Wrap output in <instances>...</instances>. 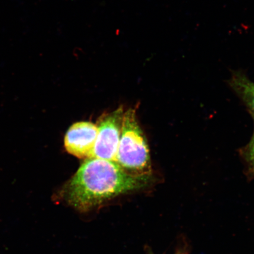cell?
<instances>
[{"label": "cell", "mask_w": 254, "mask_h": 254, "mask_svg": "<svg viewBox=\"0 0 254 254\" xmlns=\"http://www.w3.org/2000/svg\"><path fill=\"white\" fill-rule=\"evenodd\" d=\"M248 164L254 172V132L252 140L246 148L244 153Z\"/></svg>", "instance_id": "cell-6"}, {"label": "cell", "mask_w": 254, "mask_h": 254, "mask_svg": "<svg viewBox=\"0 0 254 254\" xmlns=\"http://www.w3.org/2000/svg\"><path fill=\"white\" fill-rule=\"evenodd\" d=\"M97 134V126L93 123L82 122L74 124L65 136L66 151L79 158H91Z\"/></svg>", "instance_id": "cell-4"}, {"label": "cell", "mask_w": 254, "mask_h": 254, "mask_svg": "<svg viewBox=\"0 0 254 254\" xmlns=\"http://www.w3.org/2000/svg\"><path fill=\"white\" fill-rule=\"evenodd\" d=\"M231 85L254 118V82L251 81L242 72H236L232 76Z\"/></svg>", "instance_id": "cell-5"}, {"label": "cell", "mask_w": 254, "mask_h": 254, "mask_svg": "<svg viewBox=\"0 0 254 254\" xmlns=\"http://www.w3.org/2000/svg\"><path fill=\"white\" fill-rule=\"evenodd\" d=\"M125 113L121 107L101 119L92 157L115 161Z\"/></svg>", "instance_id": "cell-3"}, {"label": "cell", "mask_w": 254, "mask_h": 254, "mask_svg": "<svg viewBox=\"0 0 254 254\" xmlns=\"http://www.w3.org/2000/svg\"><path fill=\"white\" fill-rule=\"evenodd\" d=\"M115 162L127 173L151 175L150 151L134 109H129L124 115Z\"/></svg>", "instance_id": "cell-2"}, {"label": "cell", "mask_w": 254, "mask_h": 254, "mask_svg": "<svg viewBox=\"0 0 254 254\" xmlns=\"http://www.w3.org/2000/svg\"><path fill=\"white\" fill-rule=\"evenodd\" d=\"M151 175L127 173L115 161L92 157L85 161L60 190L66 204L86 212L117 196L147 187Z\"/></svg>", "instance_id": "cell-1"}]
</instances>
